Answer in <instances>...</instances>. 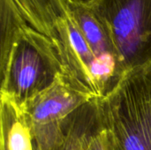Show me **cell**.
Masks as SVG:
<instances>
[{
	"label": "cell",
	"instance_id": "obj_5",
	"mask_svg": "<svg viewBox=\"0 0 151 150\" xmlns=\"http://www.w3.org/2000/svg\"><path fill=\"white\" fill-rule=\"evenodd\" d=\"M27 24L55 43L57 28L70 15L69 0H12Z\"/></svg>",
	"mask_w": 151,
	"mask_h": 150
},
{
	"label": "cell",
	"instance_id": "obj_4",
	"mask_svg": "<svg viewBox=\"0 0 151 150\" xmlns=\"http://www.w3.org/2000/svg\"><path fill=\"white\" fill-rule=\"evenodd\" d=\"M96 100L78 88L66 73L27 103L23 112L31 133L59 127L77 110Z\"/></svg>",
	"mask_w": 151,
	"mask_h": 150
},
{
	"label": "cell",
	"instance_id": "obj_6",
	"mask_svg": "<svg viewBox=\"0 0 151 150\" xmlns=\"http://www.w3.org/2000/svg\"><path fill=\"white\" fill-rule=\"evenodd\" d=\"M100 127L96 100L81 107L65 123V134L49 147L34 146V150H82L88 139Z\"/></svg>",
	"mask_w": 151,
	"mask_h": 150
},
{
	"label": "cell",
	"instance_id": "obj_12",
	"mask_svg": "<svg viewBox=\"0 0 151 150\" xmlns=\"http://www.w3.org/2000/svg\"><path fill=\"white\" fill-rule=\"evenodd\" d=\"M0 150H8L4 140L2 138H0Z\"/></svg>",
	"mask_w": 151,
	"mask_h": 150
},
{
	"label": "cell",
	"instance_id": "obj_10",
	"mask_svg": "<svg viewBox=\"0 0 151 150\" xmlns=\"http://www.w3.org/2000/svg\"><path fill=\"white\" fill-rule=\"evenodd\" d=\"M82 150H107L105 133L101 126L88 139Z\"/></svg>",
	"mask_w": 151,
	"mask_h": 150
},
{
	"label": "cell",
	"instance_id": "obj_2",
	"mask_svg": "<svg viewBox=\"0 0 151 150\" xmlns=\"http://www.w3.org/2000/svg\"><path fill=\"white\" fill-rule=\"evenodd\" d=\"M1 95L21 111L28 101L66 73L57 46L28 24L19 31L7 57L0 62Z\"/></svg>",
	"mask_w": 151,
	"mask_h": 150
},
{
	"label": "cell",
	"instance_id": "obj_3",
	"mask_svg": "<svg viewBox=\"0 0 151 150\" xmlns=\"http://www.w3.org/2000/svg\"><path fill=\"white\" fill-rule=\"evenodd\" d=\"M104 24L121 73L151 60V0H95L88 5Z\"/></svg>",
	"mask_w": 151,
	"mask_h": 150
},
{
	"label": "cell",
	"instance_id": "obj_9",
	"mask_svg": "<svg viewBox=\"0 0 151 150\" xmlns=\"http://www.w3.org/2000/svg\"><path fill=\"white\" fill-rule=\"evenodd\" d=\"M27 25L12 0H0V62L8 56L19 31Z\"/></svg>",
	"mask_w": 151,
	"mask_h": 150
},
{
	"label": "cell",
	"instance_id": "obj_8",
	"mask_svg": "<svg viewBox=\"0 0 151 150\" xmlns=\"http://www.w3.org/2000/svg\"><path fill=\"white\" fill-rule=\"evenodd\" d=\"M69 11L96 57L109 53L116 56L106 28L88 5L69 1Z\"/></svg>",
	"mask_w": 151,
	"mask_h": 150
},
{
	"label": "cell",
	"instance_id": "obj_1",
	"mask_svg": "<svg viewBox=\"0 0 151 150\" xmlns=\"http://www.w3.org/2000/svg\"><path fill=\"white\" fill-rule=\"evenodd\" d=\"M96 108L107 150H151V60L125 71Z\"/></svg>",
	"mask_w": 151,
	"mask_h": 150
},
{
	"label": "cell",
	"instance_id": "obj_7",
	"mask_svg": "<svg viewBox=\"0 0 151 150\" xmlns=\"http://www.w3.org/2000/svg\"><path fill=\"white\" fill-rule=\"evenodd\" d=\"M0 138L8 150H34L30 126L23 111L1 95Z\"/></svg>",
	"mask_w": 151,
	"mask_h": 150
},
{
	"label": "cell",
	"instance_id": "obj_11",
	"mask_svg": "<svg viewBox=\"0 0 151 150\" xmlns=\"http://www.w3.org/2000/svg\"><path fill=\"white\" fill-rule=\"evenodd\" d=\"M69 1H70V2H73V3H75V4L89 5V4H91L95 0H69Z\"/></svg>",
	"mask_w": 151,
	"mask_h": 150
}]
</instances>
